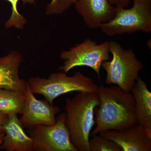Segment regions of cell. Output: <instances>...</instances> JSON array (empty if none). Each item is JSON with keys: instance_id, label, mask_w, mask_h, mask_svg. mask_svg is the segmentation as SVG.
I'll return each mask as SVG.
<instances>
[{"instance_id": "6da1fadb", "label": "cell", "mask_w": 151, "mask_h": 151, "mask_svg": "<svg viewBox=\"0 0 151 151\" xmlns=\"http://www.w3.org/2000/svg\"><path fill=\"white\" fill-rule=\"evenodd\" d=\"M100 104L95 111L96 127L92 135L109 130H119L138 124L132 92L117 86H99Z\"/></svg>"}, {"instance_id": "7a4b0ae2", "label": "cell", "mask_w": 151, "mask_h": 151, "mask_svg": "<svg viewBox=\"0 0 151 151\" xmlns=\"http://www.w3.org/2000/svg\"><path fill=\"white\" fill-rule=\"evenodd\" d=\"M99 104L97 93L79 92L65 100V124L71 143L78 151H90L89 137L95 124L94 110Z\"/></svg>"}, {"instance_id": "3957f363", "label": "cell", "mask_w": 151, "mask_h": 151, "mask_svg": "<svg viewBox=\"0 0 151 151\" xmlns=\"http://www.w3.org/2000/svg\"><path fill=\"white\" fill-rule=\"evenodd\" d=\"M55 72L47 78L32 77L27 81L34 94H42L50 103L63 94L72 92L97 93L99 86L93 79L77 71L72 76Z\"/></svg>"}, {"instance_id": "277c9868", "label": "cell", "mask_w": 151, "mask_h": 151, "mask_svg": "<svg viewBox=\"0 0 151 151\" xmlns=\"http://www.w3.org/2000/svg\"><path fill=\"white\" fill-rule=\"evenodd\" d=\"M111 61H104L101 67L106 73L105 83L114 84L126 92H131L144 65L131 49H124L114 41L110 42Z\"/></svg>"}, {"instance_id": "5b68a950", "label": "cell", "mask_w": 151, "mask_h": 151, "mask_svg": "<svg viewBox=\"0 0 151 151\" xmlns=\"http://www.w3.org/2000/svg\"><path fill=\"white\" fill-rule=\"evenodd\" d=\"M131 8H116V14L110 21L99 28L106 35L114 36L137 32H151V0H133Z\"/></svg>"}, {"instance_id": "8992f818", "label": "cell", "mask_w": 151, "mask_h": 151, "mask_svg": "<svg viewBox=\"0 0 151 151\" xmlns=\"http://www.w3.org/2000/svg\"><path fill=\"white\" fill-rule=\"evenodd\" d=\"M109 47V42L98 44L90 39H86L69 50L61 52L60 58L64 62L63 65L60 67V70L67 73L73 68L87 66L94 70L100 80L102 63L110 58Z\"/></svg>"}, {"instance_id": "52a82bcc", "label": "cell", "mask_w": 151, "mask_h": 151, "mask_svg": "<svg viewBox=\"0 0 151 151\" xmlns=\"http://www.w3.org/2000/svg\"><path fill=\"white\" fill-rule=\"evenodd\" d=\"M65 113L56 117L52 126L36 125L29 129L34 143V150L44 151H78L71 143L65 123Z\"/></svg>"}, {"instance_id": "ba28073f", "label": "cell", "mask_w": 151, "mask_h": 151, "mask_svg": "<svg viewBox=\"0 0 151 151\" xmlns=\"http://www.w3.org/2000/svg\"><path fill=\"white\" fill-rule=\"evenodd\" d=\"M25 100L22 117L19 119L23 127L29 129L36 125L52 126L56 123L59 107L50 104L46 100H39L34 96L27 83Z\"/></svg>"}, {"instance_id": "9c48e42d", "label": "cell", "mask_w": 151, "mask_h": 151, "mask_svg": "<svg viewBox=\"0 0 151 151\" xmlns=\"http://www.w3.org/2000/svg\"><path fill=\"white\" fill-rule=\"evenodd\" d=\"M99 134L115 142L123 151H151V139L139 124L119 130H109Z\"/></svg>"}, {"instance_id": "30bf717a", "label": "cell", "mask_w": 151, "mask_h": 151, "mask_svg": "<svg viewBox=\"0 0 151 151\" xmlns=\"http://www.w3.org/2000/svg\"><path fill=\"white\" fill-rule=\"evenodd\" d=\"M74 5L85 24L92 29L111 20L116 10L108 0H76Z\"/></svg>"}, {"instance_id": "8fae6325", "label": "cell", "mask_w": 151, "mask_h": 151, "mask_svg": "<svg viewBox=\"0 0 151 151\" xmlns=\"http://www.w3.org/2000/svg\"><path fill=\"white\" fill-rule=\"evenodd\" d=\"M2 129L4 132L1 150L7 151H32L34 143L23 128L17 114L8 115L4 121Z\"/></svg>"}, {"instance_id": "7c38bea8", "label": "cell", "mask_w": 151, "mask_h": 151, "mask_svg": "<svg viewBox=\"0 0 151 151\" xmlns=\"http://www.w3.org/2000/svg\"><path fill=\"white\" fill-rule=\"evenodd\" d=\"M23 60L22 55L16 50L0 57V89L25 93L27 81L19 76V69Z\"/></svg>"}, {"instance_id": "4fadbf2b", "label": "cell", "mask_w": 151, "mask_h": 151, "mask_svg": "<svg viewBox=\"0 0 151 151\" xmlns=\"http://www.w3.org/2000/svg\"><path fill=\"white\" fill-rule=\"evenodd\" d=\"M131 92L134 100L138 124L151 139V92L145 81L140 76L137 79Z\"/></svg>"}, {"instance_id": "5bb4252c", "label": "cell", "mask_w": 151, "mask_h": 151, "mask_svg": "<svg viewBox=\"0 0 151 151\" xmlns=\"http://www.w3.org/2000/svg\"><path fill=\"white\" fill-rule=\"evenodd\" d=\"M25 96L22 92L0 89V112L9 115L22 114L24 108Z\"/></svg>"}, {"instance_id": "9a60e30c", "label": "cell", "mask_w": 151, "mask_h": 151, "mask_svg": "<svg viewBox=\"0 0 151 151\" xmlns=\"http://www.w3.org/2000/svg\"><path fill=\"white\" fill-rule=\"evenodd\" d=\"M8 1L12 4V14L9 19L5 24L6 28L15 27L18 29L24 28L26 24L27 20L24 17L20 14L18 11L17 5L19 1H21L24 4H33L35 3L36 0H6Z\"/></svg>"}, {"instance_id": "2e32d148", "label": "cell", "mask_w": 151, "mask_h": 151, "mask_svg": "<svg viewBox=\"0 0 151 151\" xmlns=\"http://www.w3.org/2000/svg\"><path fill=\"white\" fill-rule=\"evenodd\" d=\"M89 146L90 151H123L118 144L100 134L93 135Z\"/></svg>"}, {"instance_id": "e0dca14e", "label": "cell", "mask_w": 151, "mask_h": 151, "mask_svg": "<svg viewBox=\"0 0 151 151\" xmlns=\"http://www.w3.org/2000/svg\"><path fill=\"white\" fill-rule=\"evenodd\" d=\"M76 0H51L46 7L47 15H59L67 10Z\"/></svg>"}, {"instance_id": "ac0fdd59", "label": "cell", "mask_w": 151, "mask_h": 151, "mask_svg": "<svg viewBox=\"0 0 151 151\" xmlns=\"http://www.w3.org/2000/svg\"><path fill=\"white\" fill-rule=\"evenodd\" d=\"M132 0H108L111 5L116 8H127Z\"/></svg>"}, {"instance_id": "d6986e66", "label": "cell", "mask_w": 151, "mask_h": 151, "mask_svg": "<svg viewBox=\"0 0 151 151\" xmlns=\"http://www.w3.org/2000/svg\"><path fill=\"white\" fill-rule=\"evenodd\" d=\"M8 115L0 112V131H3L2 129V125L4 121L6 119Z\"/></svg>"}, {"instance_id": "ffe728a7", "label": "cell", "mask_w": 151, "mask_h": 151, "mask_svg": "<svg viewBox=\"0 0 151 151\" xmlns=\"http://www.w3.org/2000/svg\"><path fill=\"white\" fill-rule=\"evenodd\" d=\"M4 132L3 131H0V145H1L2 143H3L4 137Z\"/></svg>"}]
</instances>
